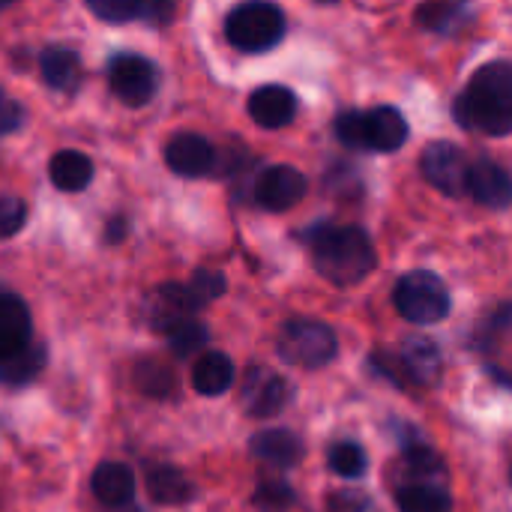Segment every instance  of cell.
<instances>
[{
	"mask_svg": "<svg viewBox=\"0 0 512 512\" xmlns=\"http://www.w3.org/2000/svg\"><path fill=\"white\" fill-rule=\"evenodd\" d=\"M408 141V123L402 111L381 105L372 111H363V150L393 153Z\"/></svg>",
	"mask_w": 512,
	"mask_h": 512,
	"instance_id": "cell-12",
	"label": "cell"
},
{
	"mask_svg": "<svg viewBox=\"0 0 512 512\" xmlns=\"http://www.w3.org/2000/svg\"><path fill=\"white\" fill-rule=\"evenodd\" d=\"M324 3H333V0H324Z\"/></svg>",
	"mask_w": 512,
	"mask_h": 512,
	"instance_id": "cell-40",
	"label": "cell"
},
{
	"mask_svg": "<svg viewBox=\"0 0 512 512\" xmlns=\"http://www.w3.org/2000/svg\"><path fill=\"white\" fill-rule=\"evenodd\" d=\"M420 168H423V177L441 189L444 195H465L468 192V183H471V162L465 159V153L450 144V141H432L423 156H420Z\"/></svg>",
	"mask_w": 512,
	"mask_h": 512,
	"instance_id": "cell-7",
	"label": "cell"
},
{
	"mask_svg": "<svg viewBox=\"0 0 512 512\" xmlns=\"http://www.w3.org/2000/svg\"><path fill=\"white\" fill-rule=\"evenodd\" d=\"M168 345H171V351L177 354V357H195L204 345H207V327L201 324V321H195V318H186V321H180L177 327H171L168 333Z\"/></svg>",
	"mask_w": 512,
	"mask_h": 512,
	"instance_id": "cell-29",
	"label": "cell"
},
{
	"mask_svg": "<svg viewBox=\"0 0 512 512\" xmlns=\"http://www.w3.org/2000/svg\"><path fill=\"white\" fill-rule=\"evenodd\" d=\"M90 492L102 507H129L135 498V474L120 462H102L90 477Z\"/></svg>",
	"mask_w": 512,
	"mask_h": 512,
	"instance_id": "cell-15",
	"label": "cell"
},
{
	"mask_svg": "<svg viewBox=\"0 0 512 512\" xmlns=\"http://www.w3.org/2000/svg\"><path fill=\"white\" fill-rule=\"evenodd\" d=\"M249 114L264 129L288 126L297 114V96L282 84H264L249 96Z\"/></svg>",
	"mask_w": 512,
	"mask_h": 512,
	"instance_id": "cell-14",
	"label": "cell"
},
{
	"mask_svg": "<svg viewBox=\"0 0 512 512\" xmlns=\"http://www.w3.org/2000/svg\"><path fill=\"white\" fill-rule=\"evenodd\" d=\"M135 384L150 399H171L177 393V375L168 363L147 357L135 366Z\"/></svg>",
	"mask_w": 512,
	"mask_h": 512,
	"instance_id": "cell-24",
	"label": "cell"
},
{
	"mask_svg": "<svg viewBox=\"0 0 512 512\" xmlns=\"http://www.w3.org/2000/svg\"><path fill=\"white\" fill-rule=\"evenodd\" d=\"M249 450L258 462L273 468H294L303 459V444L288 429H264L249 441Z\"/></svg>",
	"mask_w": 512,
	"mask_h": 512,
	"instance_id": "cell-18",
	"label": "cell"
},
{
	"mask_svg": "<svg viewBox=\"0 0 512 512\" xmlns=\"http://www.w3.org/2000/svg\"><path fill=\"white\" fill-rule=\"evenodd\" d=\"M51 183L63 192H81L90 180H93V162L78 153V150H60L54 153L51 165H48Z\"/></svg>",
	"mask_w": 512,
	"mask_h": 512,
	"instance_id": "cell-23",
	"label": "cell"
},
{
	"mask_svg": "<svg viewBox=\"0 0 512 512\" xmlns=\"http://www.w3.org/2000/svg\"><path fill=\"white\" fill-rule=\"evenodd\" d=\"M312 258L318 273L333 285H357L375 270V246L369 234L354 225L324 228L312 240Z\"/></svg>",
	"mask_w": 512,
	"mask_h": 512,
	"instance_id": "cell-2",
	"label": "cell"
},
{
	"mask_svg": "<svg viewBox=\"0 0 512 512\" xmlns=\"http://www.w3.org/2000/svg\"><path fill=\"white\" fill-rule=\"evenodd\" d=\"M402 512H453V501L438 486H402L396 492Z\"/></svg>",
	"mask_w": 512,
	"mask_h": 512,
	"instance_id": "cell-26",
	"label": "cell"
},
{
	"mask_svg": "<svg viewBox=\"0 0 512 512\" xmlns=\"http://www.w3.org/2000/svg\"><path fill=\"white\" fill-rule=\"evenodd\" d=\"M276 351L285 363L300 366V369H321L327 366L336 351V333L324 324V321H312V318H294L279 330L276 339Z\"/></svg>",
	"mask_w": 512,
	"mask_h": 512,
	"instance_id": "cell-4",
	"label": "cell"
},
{
	"mask_svg": "<svg viewBox=\"0 0 512 512\" xmlns=\"http://www.w3.org/2000/svg\"><path fill=\"white\" fill-rule=\"evenodd\" d=\"M165 162L180 177H204L216 168V150L204 135L180 132L165 144Z\"/></svg>",
	"mask_w": 512,
	"mask_h": 512,
	"instance_id": "cell-11",
	"label": "cell"
},
{
	"mask_svg": "<svg viewBox=\"0 0 512 512\" xmlns=\"http://www.w3.org/2000/svg\"><path fill=\"white\" fill-rule=\"evenodd\" d=\"M138 18L153 27H162L174 18V0H141Z\"/></svg>",
	"mask_w": 512,
	"mask_h": 512,
	"instance_id": "cell-35",
	"label": "cell"
},
{
	"mask_svg": "<svg viewBox=\"0 0 512 512\" xmlns=\"http://www.w3.org/2000/svg\"><path fill=\"white\" fill-rule=\"evenodd\" d=\"M336 138L348 147L363 150V111H342L336 117Z\"/></svg>",
	"mask_w": 512,
	"mask_h": 512,
	"instance_id": "cell-34",
	"label": "cell"
},
{
	"mask_svg": "<svg viewBox=\"0 0 512 512\" xmlns=\"http://www.w3.org/2000/svg\"><path fill=\"white\" fill-rule=\"evenodd\" d=\"M456 117L465 129L507 135L512 129V63H489L474 72L456 99Z\"/></svg>",
	"mask_w": 512,
	"mask_h": 512,
	"instance_id": "cell-1",
	"label": "cell"
},
{
	"mask_svg": "<svg viewBox=\"0 0 512 512\" xmlns=\"http://www.w3.org/2000/svg\"><path fill=\"white\" fill-rule=\"evenodd\" d=\"M240 402L252 417L267 420V417H276L291 402V387L282 375H276L264 366H252L243 378Z\"/></svg>",
	"mask_w": 512,
	"mask_h": 512,
	"instance_id": "cell-8",
	"label": "cell"
},
{
	"mask_svg": "<svg viewBox=\"0 0 512 512\" xmlns=\"http://www.w3.org/2000/svg\"><path fill=\"white\" fill-rule=\"evenodd\" d=\"M24 219H27L24 201L15 198V195H0V240L18 234L21 225H24Z\"/></svg>",
	"mask_w": 512,
	"mask_h": 512,
	"instance_id": "cell-32",
	"label": "cell"
},
{
	"mask_svg": "<svg viewBox=\"0 0 512 512\" xmlns=\"http://www.w3.org/2000/svg\"><path fill=\"white\" fill-rule=\"evenodd\" d=\"M465 15H468V9L462 3L441 0V3H423L414 18L426 30H453V27L465 24Z\"/></svg>",
	"mask_w": 512,
	"mask_h": 512,
	"instance_id": "cell-27",
	"label": "cell"
},
{
	"mask_svg": "<svg viewBox=\"0 0 512 512\" xmlns=\"http://www.w3.org/2000/svg\"><path fill=\"white\" fill-rule=\"evenodd\" d=\"M393 306L411 324H438L450 312V291L441 276L429 270H414L399 279L393 291Z\"/></svg>",
	"mask_w": 512,
	"mask_h": 512,
	"instance_id": "cell-5",
	"label": "cell"
},
{
	"mask_svg": "<svg viewBox=\"0 0 512 512\" xmlns=\"http://www.w3.org/2000/svg\"><path fill=\"white\" fill-rule=\"evenodd\" d=\"M468 195L477 198V204L489 210H504L512 204V177L492 159H477L471 165V183Z\"/></svg>",
	"mask_w": 512,
	"mask_h": 512,
	"instance_id": "cell-13",
	"label": "cell"
},
{
	"mask_svg": "<svg viewBox=\"0 0 512 512\" xmlns=\"http://www.w3.org/2000/svg\"><path fill=\"white\" fill-rule=\"evenodd\" d=\"M189 288H192L195 300L204 306V303H210V300H216V297L225 294V276L216 273V270H198V273L192 276Z\"/></svg>",
	"mask_w": 512,
	"mask_h": 512,
	"instance_id": "cell-33",
	"label": "cell"
},
{
	"mask_svg": "<svg viewBox=\"0 0 512 512\" xmlns=\"http://www.w3.org/2000/svg\"><path fill=\"white\" fill-rule=\"evenodd\" d=\"M294 501H297V495L285 480H264V483H258V489L252 495V504L261 512H285L294 507Z\"/></svg>",
	"mask_w": 512,
	"mask_h": 512,
	"instance_id": "cell-30",
	"label": "cell"
},
{
	"mask_svg": "<svg viewBox=\"0 0 512 512\" xmlns=\"http://www.w3.org/2000/svg\"><path fill=\"white\" fill-rule=\"evenodd\" d=\"M198 309H201V303L195 300L192 288H189V285H177V282L159 285V288L147 297V303H144V315H147L150 327L159 330V333H168V330L177 327L180 321L192 318Z\"/></svg>",
	"mask_w": 512,
	"mask_h": 512,
	"instance_id": "cell-10",
	"label": "cell"
},
{
	"mask_svg": "<svg viewBox=\"0 0 512 512\" xmlns=\"http://www.w3.org/2000/svg\"><path fill=\"white\" fill-rule=\"evenodd\" d=\"M327 462H330L333 474H339V477H345V480H357V477H363L366 468H369V459H366L363 447L354 444V441H339V444H333Z\"/></svg>",
	"mask_w": 512,
	"mask_h": 512,
	"instance_id": "cell-28",
	"label": "cell"
},
{
	"mask_svg": "<svg viewBox=\"0 0 512 512\" xmlns=\"http://www.w3.org/2000/svg\"><path fill=\"white\" fill-rule=\"evenodd\" d=\"M225 36L240 51H270L285 36V15L270 0H246L228 12Z\"/></svg>",
	"mask_w": 512,
	"mask_h": 512,
	"instance_id": "cell-3",
	"label": "cell"
},
{
	"mask_svg": "<svg viewBox=\"0 0 512 512\" xmlns=\"http://www.w3.org/2000/svg\"><path fill=\"white\" fill-rule=\"evenodd\" d=\"M45 357H48V354H45V348L30 342L24 351L9 354V357H3V360H0V381H3V384H12V387L33 381V378L42 372Z\"/></svg>",
	"mask_w": 512,
	"mask_h": 512,
	"instance_id": "cell-25",
	"label": "cell"
},
{
	"mask_svg": "<svg viewBox=\"0 0 512 512\" xmlns=\"http://www.w3.org/2000/svg\"><path fill=\"white\" fill-rule=\"evenodd\" d=\"M147 492L162 507H183L195 498L192 480L171 465H159L147 474Z\"/></svg>",
	"mask_w": 512,
	"mask_h": 512,
	"instance_id": "cell-20",
	"label": "cell"
},
{
	"mask_svg": "<svg viewBox=\"0 0 512 512\" xmlns=\"http://www.w3.org/2000/svg\"><path fill=\"white\" fill-rule=\"evenodd\" d=\"M21 117H24L21 105H18L12 96H6V93L0 90V135L15 132V129L21 126Z\"/></svg>",
	"mask_w": 512,
	"mask_h": 512,
	"instance_id": "cell-36",
	"label": "cell"
},
{
	"mask_svg": "<svg viewBox=\"0 0 512 512\" xmlns=\"http://www.w3.org/2000/svg\"><path fill=\"white\" fill-rule=\"evenodd\" d=\"M15 0H0V9H6V6H12Z\"/></svg>",
	"mask_w": 512,
	"mask_h": 512,
	"instance_id": "cell-39",
	"label": "cell"
},
{
	"mask_svg": "<svg viewBox=\"0 0 512 512\" xmlns=\"http://www.w3.org/2000/svg\"><path fill=\"white\" fill-rule=\"evenodd\" d=\"M327 507H330V512H372L369 498H363L357 492H336Z\"/></svg>",
	"mask_w": 512,
	"mask_h": 512,
	"instance_id": "cell-37",
	"label": "cell"
},
{
	"mask_svg": "<svg viewBox=\"0 0 512 512\" xmlns=\"http://www.w3.org/2000/svg\"><path fill=\"white\" fill-rule=\"evenodd\" d=\"M105 237H108V243H120V240L126 237V219H123V216H114V219L108 222Z\"/></svg>",
	"mask_w": 512,
	"mask_h": 512,
	"instance_id": "cell-38",
	"label": "cell"
},
{
	"mask_svg": "<svg viewBox=\"0 0 512 512\" xmlns=\"http://www.w3.org/2000/svg\"><path fill=\"white\" fill-rule=\"evenodd\" d=\"M441 474L444 462L423 444H411L405 456L396 462V477L402 480V486H432V480H438Z\"/></svg>",
	"mask_w": 512,
	"mask_h": 512,
	"instance_id": "cell-22",
	"label": "cell"
},
{
	"mask_svg": "<svg viewBox=\"0 0 512 512\" xmlns=\"http://www.w3.org/2000/svg\"><path fill=\"white\" fill-rule=\"evenodd\" d=\"M399 360H402V366H405L411 384H420V387L438 384L444 360H441V351H438V345H435L432 339H426V336H411V339H405V348H402Z\"/></svg>",
	"mask_w": 512,
	"mask_h": 512,
	"instance_id": "cell-17",
	"label": "cell"
},
{
	"mask_svg": "<svg viewBox=\"0 0 512 512\" xmlns=\"http://www.w3.org/2000/svg\"><path fill=\"white\" fill-rule=\"evenodd\" d=\"M39 72H42V81L57 90V93H75L81 78H84V69H81V60L72 48H45L42 57H39Z\"/></svg>",
	"mask_w": 512,
	"mask_h": 512,
	"instance_id": "cell-19",
	"label": "cell"
},
{
	"mask_svg": "<svg viewBox=\"0 0 512 512\" xmlns=\"http://www.w3.org/2000/svg\"><path fill=\"white\" fill-rule=\"evenodd\" d=\"M234 384V363L222 351H207L192 369V387L201 396H222Z\"/></svg>",
	"mask_w": 512,
	"mask_h": 512,
	"instance_id": "cell-21",
	"label": "cell"
},
{
	"mask_svg": "<svg viewBox=\"0 0 512 512\" xmlns=\"http://www.w3.org/2000/svg\"><path fill=\"white\" fill-rule=\"evenodd\" d=\"M108 81H111V90L120 102L141 108L156 96L159 72L141 54H117L108 63Z\"/></svg>",
	"mask_w": 512,
	"mask_h": 512,
	"instance_id": "cell-6",
	"label": "cell"
},
{
	"mask_svg": "<svg viewBox=\"0 0 512 512\" xmlns=\"http://www.w3.org/2000/svg\"><path fill=\"white\" fill-rule=\"evenodd\" d=\"M33 342L27 303L15 294H0V360L24 351Z\"/></svg>",
	"mask_w": 512,
	"mask_h": 512,
	"instance_id": "cell-16",
	"label": "cell"
},
{
	"mask_svg": "<svg viewBox=\"0 0 512 512\" xmlns=\"http://www.w3.org/2000/svg\"><path fill=\"white\" fill-rule=\"evenodd\" d=\"M87 6H90V12L99 15L102 21L120 24V21L138 18L141 0H87Z\"/></svg>",
	"mask_w": 512,
	"mask_h": 512,
	"instance_id": "cell-31",
	"label": "cell"
},
{
	"mask_svg": "<svg viewBox=\"0 0 512 512\" xmlns=\"http://www.w3.org/2000/svg\"><path fill=\"white\" fill-rule=\"evenodd\" d=\"M306 195V177L294 165H270L255 180V201L270 213H285Z\"/></svg>",
	"mask_w": 512,
	"mask_h": 512,
	"instance_id": "cell-9",
	"label": "cell"
}]
</instances>
